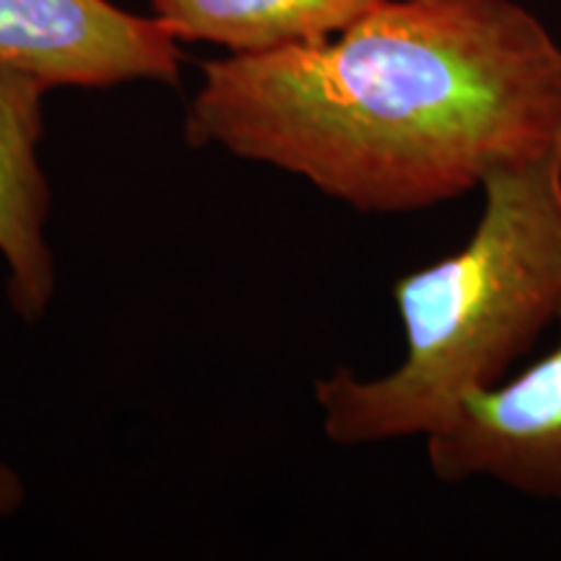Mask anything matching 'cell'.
<instances>
[{"label": "cell", "mask_w": 561, "mask_h": 561, "mask_svg": "<svg viewBox=\"0 0 561 561\" xmlns=\"http://www.w3.org/2000/svg\"><path fill=\"white\" fill-rule=\"evenodd\" d=\"M185 140L362 214L432 208L561 146V45L517 0H382L322 42L208 60Z\"/></svg>", "instance_id": "1"}, {"label": "cell", "mask_w": 561, "mask_h": 561, "mask_svg": "<svg viewBox=\"0 0 561 561\" xmlns=\"http://www.w3.org/2000/svg\"><path fill=\"white\" fill-rule=\"evenodd\" d=\"M460 250L392 284L405 356L382 377L339 367L314 382L341 447L430 437L462 398L494 388L561 312V146L494 172Z\"/></svg>", "instance_id": "2"}, {"label": "cell", "mask_w": 561, "mask_h": 561, "mask_svg": "<svg viewBox=\"0 0 561 561\" xmlns=\"http://www.w3.org/2000/svg\"><path fill=\"white\" fill-rule=\"evenodd\" d=\"M559 343L512 380L462 398L426 437L432 473L445 483L486 479L530 500L561 504V312Z\"/></svg>", "instance_id": "3"}, {"label": "cell", "mask_w": 561, "mask_h": 561, "mask_svg": "<svg viewBox=\"0 0 561 561\" xmlns=\"http://www.w3.org/2000/svg\"><path fill=\"white\" fill-rule=\"evenodd\" d=\"M0 66L30 70L53 89L174 87L182 53L151 13L138 16L112 0H0Z\"/></svg>", "instance_id": "4"}, {"label": "cell", "mask_w": 561, "mask_h": 561, "mask_svg": "<svg viewBox=\"0 0 561 561\" xmlns=\"http://www.w3.org/2000/svg\"><path fill=\"white\" fill-rule=\"evenodd\" d=\"M50 89L30 70L0 66V257L5 297L26 325L45 318L55 297V257L45 237L53 193L39 164Z\"/></svg>", "instance_id": "5"}, {"label": "cell", "mask_w": 561, "mask_h": 561, "mask_svg": "<svg viewBox=\"0 0 561 561\" xmlns=\"http://www.w3.org/2000/svg\"><path fill=\"white\" fill-rule=\"evenodd\" d=\"M178 42H208L227 55L312 45L348 30L382 0H149Z\"/></svg>", "instance_id": "6"}, {"label": "cell", "mask_w": 561, "mask_h": 561, "mask_svg": "<svg viewBox=\"0 0 561 561\" xmlns=\"http://www.w3.org/2000/svg\"><path fill=\"white\" fill-rule=\"evenodd\" d=\"M26 486L9 462L0 460V517H9L24 504Z\"/></svg>", "instance_id": "7"}]
</instances>
